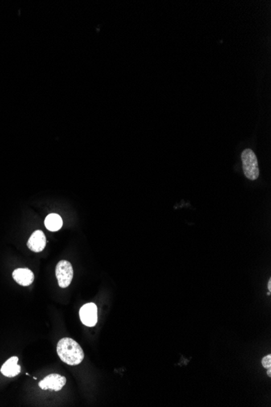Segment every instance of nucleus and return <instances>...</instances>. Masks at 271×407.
<instances>
[{"label": "nucleus", "mask_w": 271, "mask_h": 407, "mask_svg": "<svg viewBox=\"0 0 271 407\" xmlns=\"http://www.w3.org/2000/svg\"><path fill=\"white\" fill-rule=\"evenodd\" d=\"M57 354L63 363L70 366L80 364L84 358V351L80 345L72 338L64 337L59 341Z\"/></svg>", "instance_id": "obj_1"}, {"label": "nucleus", "mask_w": 271, "mask_h": 407, "mask_svg": "<svg viewBox=\"0 0 271 407\" xmlns=\"http://www.w3.org/2000/svg\"><path fill=\"white\" fill-rule=\"evenodd\" d=\"M241 160L246 177L251 181H255L258 178V162L254 152L251 149L244 150L242 152Z\"/></svg>", "instance_id": "obj_2"}, {"label": "nucleus", "mask_w": 271, "mask_h": 407, "mask_svg": "<svg viewBox=\"0 0 271 407\" xmlns=\"http://www.w3.org/2000/svg\"><path fill=\"white\" fill-rule=\"evenodd\" d=\"M55 276L59 287L63 289L68 287L73 278V268L71 262L66 260L59 261L55 267Z\"/></svg>", "instance_id": "obj_3"}, {"label": "nucleus", "mask_w": 271, "mask_h": 407, "mask_svg": "<svg viewBox=\"0 0 271 407\" xmlns=\"http://www.w3.org/2000/svg\"><path fill=\"white\" fill-rule=\"evenodd\" d=\"M80 321L87 327H94L98 322V307L95 303H87L80 310Z\"/></svg>", "instance_id": "obj_4"}, {"label": "nucleus", "mask_w": 271, "mask_h": 407, "mask_svg": "<svg viewBox=\"0 0 271 407\" xmlns=\"http://www.w3.org/2000/svg\"><path fill=\"white\" fill-rule=\"evenodd\" d=\"M65 384L66 378L64 376H60L59 374H51L40 381L38 386L43 390L52 389L55 392H58L61 390Z\"/></svg>", "instance_id": "obj_5"}, {"label": "nucleus", "mask_w": 271, "mask_h": 407, "mask_svg": "<svg viewBox=\"0 0 271 407\" xmlns=\"http://www.w3.org/2000/svg\"><path fill=\"white\" fill-rule=\"evenodd\" d=\"M27 246L30 250L36 253L44 250L46 246V238L44 233L41 230L34 232L28 241Z\"/></svg>", "instance_id": "obj_6"}, {"label": "nucleus", "mask_w": 271, "mask_h": 407, "mask_svg": "<svg viewBox=\"0 0 271 407\" xmlns=\"http://www.w3.org/2000/svg\"><path fill=\"white\" fill-rule=\"evenodd\" d=\"M13 277L17 284L22 286H30L34 281V273L28 268L16 269L13 272Z\"/></svg>", "instance_id": "obj_7"}, {"label": "nucleus", "mask_w": 271, "mask_h": 407, "mask_svg": "<svg viewBox=\"0 0 271 407\" xmlns=\"http://www.w3.org/2000/svg\"><path fill=\"white\" fill-rule=\"evenodd\" d=\"M17 357H12L5 362V364L1 367V373L7 377L12 378L18 376L21 373V368L18 365Z\"/></svg>", "instance_id": "obj_8"}, {"label": "nucleus", "mask_w": 271, "mask_h": 407, "mask_svg": "<svg viewBox=\"0 0 271 407\" xmlns=\"http://www.w3.org/2000/svg\"><path fill=\"white\" fill-rule=\"evenodd\" d=\"M45 226L49 231H59L63 226V220L59 215L52 213V214L46 216V220H45Z\"/></svg>", "instance_id": "obj_9"}, {"label": "nucleus", "mask_w": 271, "mask_h": 407, "mask_svg": "<svg viewBox=\"0 0 271 407\" xmlns=\"http://www.w3.org/2000/svg\"><path fill=\"white\" fill-rule=\"evenodd\" d=\"M261 363H262V366L265 367V369L271 368V355H268L263 358L262 360H261Z\"/></svg>", "instance_id": "obj_10"}, {"label": "nucleus", "mask_w": 271, "mask_h": 407, "mask_svg": "<svg viewBox=\"0 0 271 407\" xmlns=\"http://www.w3.org/2000/svg\"><path fill=\"white\" fill-rule=\"evenodd\" d=\"M268 290H269V292L271 291V279H269L268 282Z\"/></svg>", "instance_id": "obj_11"}, {"label": "nucleus", "mask_w": 271, "mask_h": 407, "mask_svg": "<svg viewBox=\"0 0 271 407\" xmlns=\"http://www.w3.org/2000/svg\"><path fill=\"white\" fill-rule=\"evenodd\" d=\"M267 370H268V371H267V375H268V376H269V377H270V376H271V368H268V369H267Z\"/></svg>", "instance_id": "obj_12"}]
</instances>
